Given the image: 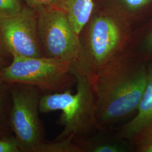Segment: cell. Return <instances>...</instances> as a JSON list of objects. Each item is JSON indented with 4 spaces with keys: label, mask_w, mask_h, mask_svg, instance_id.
Returning <instances> with one entry per match:
<instances>
[{
    "label": "cell",
    "mask_w": 152,
    "mask_h": 152,
    "mask_svg": "<svg viewBox=\"0 0 152 152\" xmlns=\"http://www.w3.org/2000/svg\"><path fill=\"white\" fill-rule=\"evenodd\" d=\"M42 91L33 85L11 84L9 125L21 152H35L44 140V130L39 114Z\"/></svg>",
    "instance_id": "obj_5"
},
{
    "label": "cell",
    "mask_w": 152,
    "mask_h": 152,
    "mask_svg": "<svg viewBox=\"0 0 152 152\" xmlns=\"http://www.w3.org/2000/svg\"><path fill=\"white\" fill-rule=\"evenodd\" d=\"M147 64V86L135 116L113 130L117 136L129 141L134 152L152 140V61Z\"/></svg>",
    "instance_id": "obj_8"
},
{
    "label": "cell",
    "mask_w": 152,
    "mask_h": 152,
    "mask_svg": "<svg viewBox=\"0 0 152 152\" xmlns=\"http://www.w3.org/2000/svg\"><path fill=\"white\" fill-rule=\"evenodd\" d=\"M0 152H21L15 135H8L0 137Z\"/></svg>",
    "instance_id": "obj_16"
},
{
    "label": "cell",
    "mask_w": 152,
    "mask_h": 152,
    "mask_svg": "<svg viewBox=\"0 0 152 152\" xmlns=\"http://www.w3.org/2000/svg\"><path fill=\"white\" fill-rule=\"evenodd\" d=\"M10 64V63H9L8 61L6 59L4 55L0 49V72L2 71Z\"/></svg>",
    "instance_id": "obj_18"
},
{
    "label": "cell",
    "mask_w": 152,
    "mask_h": 152,
    "mask_svg": "<svg viewBox=\"0 0 152 152\" xmlns=\"http://www.w3.org/2000/svg\"><path fill=\"white\" fill-rule=\"evenodd\" d=\"M72 72L76 78L75 94L71 90L45 93L39 102L41 114L61 111L57 124L64 129L55 140L87 136L97 131L96 98L92 81L76 61L72 63Z\"/></svg>",
    "instance_id": "obj_2"
},
{
    "label": "cell",
    "mask_w": 152,
    "mask_h": 152,
    "mask_svg": "<svg viewBox=\"0 0 152 152\" xmlns=\"http://www.w3.org/2000/svg\"><path fill=\"white\" fill-rule=\"evenodd\" d=\"M26 2L27 5L37 11L40 9L51 7L60 6L63 0H22Z\"/></svg>",
    "instance_id": "obj_17"
},
{
    "label": "cell",
    "mask_w": 152,
    "mask_h": 152,
    "mask_svg": "<svg viewBox=\"0 0 152 152\" xmlns=\"http://www.w3.org/2000/svg\"><path fill=\"white\" fill-rule=\"evenodd\" d=\"M73 137L46 142L44 141L37 148L35 152H81L73 141Z\"/></svg>",
    "instance_id": "obj_13"
},
{
    "label": "cell",
    "mask_w": 152,
    "mask_h": 152,
    "mask_svg": "<svg viewBox=\"0 0 152 152\" xmlns=\"http://www.w3.org/2000/svg\"><path fill=\"white\" fill-rule=\"evenodd\" d=\"M11 84L0 78V137L10 135L11 131L9 125Z\"/></svg>",
    "instance_id": "obj_12"
},
{
    "label": "cell",
    "mask_w": 152,
    "mask_h": 152,
    "mask_svg": "<svg viewBox=\"0 0 152 152\" xmlns=\"http://www.w3.org/2000/svg\"><path fill=\"white\" fill-rule=\"evenodd\" d=\"M23 7L22 0H0V16L15 15Z\"/></svg>",
    "instance_id": "obj_15"
},
{
    "label": "cell",
    "mask_w": 152,
    "mask_h": 152,
    "mask_svg": "<svg viewBox=\"0 0 152 152\" xmlns=\"http://www.w3.org/2000/svg\"><path fill=\"white\" fill-rule=\"evenodd\" d=\"M10 64L0 72V78L9 83L33 85L45 93L71 90L76 85L72 61L46 56L32 58L12 55Z\"/></svg>",
    "instance_id": "obj_4"
},
{
    "label": "cell",
    "mask_w": 152,
    "mask_h": 152,
    "mask_svg": "<svg viewBox=\"0 0 152 152\" xmlns=\"http://www.w3.org/2000/svg\"><path fill=\"white\" fill-rule=\"evenodd\" d=\"M126 53L134 60L142 63L152 61V18L132 33Z\"/></svg>",
    "instance_id": "obj_10"
},
{
    "label": "cell",
    "mask_w": 152,
    "mask_h": 152,
    "mask_svg": "<svg viewBox=\"0 0 152 152\" xmlns=\"http://www.w3.org/2000/svg\"><path fill=\"white\" fill-rule=\"evenodd\" d=\"M81 152H131L134 148L127 140L117 136L113 131H96L87 136L73 138Z\"/></svg>",
    "instance_id": "obj_9"
},
{
    "label": "cell",
    "mask_w": 152,
    "mask_h": 152,
    "mask_svg": "<svg viewBox=\"0 0 152 152\" xmlns=\"http://www.w3.org/2000/svg\"><path fill=\"white\" fill-rule=\"evenodd\" d=\"M127 9L135 14V19H142L152 14V0H121Z\"/></svg>",
    "instance_id": "obj_14"
},
{
    "label": "cell",
    "mask_w": 152,
    "mask_h": 152,
    "mask_svg": "<svg viewBox=\"0 0 152 152\" xmlns=\"http://www.w3.org/2000/svg\"><path fill=\"white\" fill-rule=\"evenodd\" d=\"M0 41L11 56H43L38 38L37 12L27 5L15 15L0 16Z\"/></svg>",
    "instance_id": "obj_7"
},
{
    "label": "cell",
    "mask_w": 152,
    "mask_h": 152,
    "mask_svg": "<svg viewBox=\"0 0 152 152\" xmlns=\"http://www.w3.org/2000/svg\"><path fill=\"white\" fill-rule=\"evenodd\" d=\"M132 34L129 23L118 16L97 15L79 36L80 50L76 61L92 79L103 66L125 54Z\"/></svg>",
    "instance_id": "obj_3"
},
{
    "label": "cell",
    "mask_w": 152,
    "mask_h": 152,
    "mask_svg": "<svg viewBox=\"0 0 152 152\" xmlns=\"http://www.w3.org/2000/svg\"><path fill=\"white\" fill-rule=\"evenodd\" d=\"M59 7L66 12L73 30L80 36L90 20L94 8L92 0H63Z\"/></svg>",
    "instance_id": "obj_11"
},
{
    "label": "cell",
    "mask_w": 152,
    "mask_h": 152,
    "mask_svg": "<svg viewBox=\"0 0 152 152\" xmlns=\"http://www.w3.org/2000/svg\"><path fill=\"white\" fill-rule=\"evenodd\" d=\"M37 12L38 38L44 56L64 61H76L79 36L74 32L63 9L51 6Z\"/></svg>",
    "instance_id": "obj_6"
},
{
    "label": "cell",
    "mask_w": 152,
    "mask_h": 152,
    "mask_svg": "<svg viewBox=\"0 0 152 152\" xmlns=\"http://www.w3.org/2000/svg\"><path fill=\"white\" fill-rule=\"evenodd\" d=\"M91 80L96 98V130L112 131L136 113L147 86L148 64L125 53L103 66Z\"/></svg>",
    "instance_id": "obj_1"
},
{
    "label": "cell",
    "mask_w": 152,
    "mask_h": 152,
    "mask_svg": "<svg viewBox=\"0 0 152 152\" xmlns=\"http://www.w3.org/2000/svg\"><path fill=\"white\" fill-rule=\"evenodd\" d=\"M137 152H152V140L148 142L144 145L138 148Z\"/></svg>",
    "instance_id": "obj_19"
}]
</instances>
